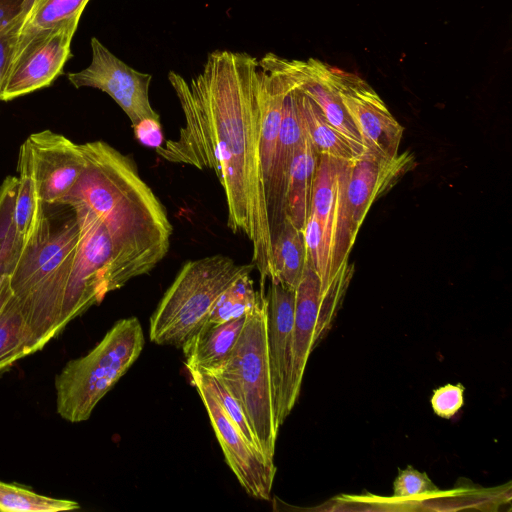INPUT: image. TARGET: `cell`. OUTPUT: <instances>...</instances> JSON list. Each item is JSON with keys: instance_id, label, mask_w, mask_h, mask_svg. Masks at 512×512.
Returning <instances> with one entry per match:
<instances>
[{"instance_id": "6da1fadb", "label": "cell", "mask_w": 512, "mask_h": 512, "mask_svg": "<svg viewBox=\"0 0 512 512\" xmlns=\"http://www.w3.org/2000/svg\"><path fill=\"white\" fill-rule=\"evenodd\" d=\"M258 59L244 52H211L188 82L175 71L168 80L184 125L178 137L155 151L165 161L213 170L225 193L227 226L252 245L261 289L273 278L272 235L260 156Z\"/></svg>"}, {"instance_id": "7a4b0ae2", "label": "cell", "mask_w": 512, "mask_h": 512, "mask_svg": "<svg viewBox=\"0 0 512 512\" xmlns=\"http://www.w3.org/2000/svg\"><path fill=\"white\" fill-rule=\"evenodd\" d=\"M86 165L61 202H82L104 224L113 250L110 292L149 274L167 255L173 232L159 198L134 160L105 141L80 144ZM60 203V204H61Z\"/></svg>"}, {"instance_id": "3957f363", "label": "cell", "mask_w": 512, "mask_h": 512, "mask_svg": "<svg viewBox=\"0 0 512 512\" xmlns=\"http://www.w3.org/2000/svg\"><path fill=\"white\" fill-rule=\"evenodd\" d=\"M78 245L79 229L73 210L68 218L56 223L44 207L9 275L10 288L37 352L63 331L62 307Z\"/></svg>"}, {"instance_id": "277c9868", "label": "cell", "mask_w": 512, "mask_h": 512, "mask_svg": "<svg viewBox=\"0 0 512 512\" xmlns=\"http://www.w3.org/2000/svg\"><path fill=\"white\" fill-rule=\"evenodd\" d=\"M145 338L137 317L118 320L86 355L70 360L55 376L56 410L80 423L140 356Z\"/></svg>"}, {"instance_id": "5b68a950", "label": "cell", "mask_w": 512, "mask_h": 512, "mask_svg": "<svg viewBox=\"0 0 512 512\" xmlns=\"http://www.w3.org/2000/svg\"><path fill=\"white\" fill-rule=\"evenodd\" d=\"M208 375L219 381L237 400L261 452L274 460L279 426L272 399L266 294L246 315L240 336L226 362Z\"/></svg>"}, {"instance_id": "8992f818", "label": "cell", "mask_w": 512, "mask_h": 512, "mask_svg": "<svg viewBox=\"0 0 512 512\" xmlns=\"http://www.w3.org/2000/svg\"><path fill=\"white\" fill-rule=\"evenodd\" d=\"M254 268L220 254L185 262L150 317V340L181 348L206 322L221 293Z\"/></svg>"}, {"instance_id": "52a82bcc", "label": "cell", "mask_w": 512, "mask_h": 512, "mask_svg": "<svg viewBox=\"0 0 512 512\" xmlns=\"http://www.w3.org/2000/svg\"><path fill=\"white\" fill-rule=\"evenodd\" d=\"M79 229V245L66 288L61 327L100 304L110 293L112 243L100 218L85 204L69 200Z\"/></svg>"}, {"instance_id": "ba28073f", "label": "cell", "mask_w": 512, "mask_h": 512, "mask_svg": "<svg viewBox=\"0 0 512 512\" xmlns=\"http://www.w3.org/2000/svg\"><path fill=\"white\" fill-rule=\"evenodd\" d=\"M353 264H344L324 287L306 263L295 289L293 324L292 395L297 402L308 358L330 330L353 275Z\"/></svg>"}, {"instance_id": "9c48e42d", "label": "cell", "mask_w": 512, "mask_h": 512, "mask_svg": "<svg viewBox=\"0 0 512 512\" xmlns=\"http://www.w3.org/2000/svg\"><path fill=\"white\" fill-rule=\"evenodd\" d=\"M189 373L191 383L208 413L226 463L236 479L250 497L269 500L276 475L274 460L265 457L247 441L216 399L205 374L196 370H190Z\"/></svg>"}, {"instance_id": "30bf717a", "label": "cell", "mask_w": 512, "mask_h": 512, "mask_svg": "<svg viewBox=\"0 0 512 512\" xmlns=\"http://www.w3.org/2000/svg\"><path fill=\"white\" fill-rule=\"evenodd\" d=\"M90 45V64L67 74L69 82L75 88L91 87L107 93L128 116L132 127L144 119L160 120L149 98L152 75L130 67L96 37L91 38Z\"/></svg>"}, {"instance_id": "8fae6325", "label": "cell", "mask_w": 512, "mask_h": 512, "mask_svg": "<svg viewBox=\"0 0 512 512\" xmlns=\"http://www.w3.org/2000/svg\"><path fill=\"white\" fill-rule=\"evenodd\" d=\"M78 23L72 20L33 37L9 62L0 100L10 101L50 86L72 57L71 42Z\"/></svg>"}, {"instance_id": "7c38bea8", "label": "cell", "mask_w": 512, "mask_h": 512, "mask_svg": "<svg viewBox=\"0 0 512 512\" xmlns=\"http://www.w3.org/2000/svg\"><path fill=\"white\" fill-rule=\"evenodd\" d=\"M342 104L357 129L364 153L383 159L398 155L404 128L378 93L362 78L336 69Z\"/></svg>"}, {"instance_id": "4fadbf2b", "label": "cell", "mask_w": 512, "mask_h": 512, "mask_svg": "<svg viewBox=\"0 0 512 512\" xmlns=\"http://www.w3.org/2000/svg\"><path fill=\"white\" fill-rule=\"evenodd\" d=\"M266 300L272 399L280 428L296 403L292 395L295 290L270 282Z\"/></svg>"}, {"instance_id": "5bb4252c", "label": "cell", "mask_w": 512, "mask_h": 512, "mask_svg": "<svg viewBox=\"0 0 512 512\" xmlns=\"http://www.w3.org/2000/svg\"><path fill=\"white\" fill-rule=\"evenodd\" d=\"M415 165L414 155L409 151L398 153L392 159L363 153L348 162L343 201L349 234L354 242L373 202L396 185Z\"/></svg>"}, {"instance_id": "9a60e30c", "label": "cell", "mask_w": 512, "mask_h": 512, "mask_svg": "<svg viewBox=\"0 0 512 512\" xmlns=\"http://www.w3.org/2000/svg\"><path fill=\"white\" fill-rule=\"evenodd\" d=\"M348 162L319 155L313 185L311 212L323 231L332 278L348 262L354 244L348 231L343 201Z\"/></svg>"}, {"instance_id": "2e32d148", "label": "cell", "mask_w": 512, "mask_h": 512, "mask_svg": "<svg viewBox=\"0 0 512 512\" xmlns=\"http://www.w3.org/2000/svg\"><path fill=\"white\" fill-rule=\"evenodd\" d=\"M26 140L32 154L38 197L45 205H59L85 168L80 144L51 130L32 133Z\"/></svg>"}, {"instance_id": "e0dca14e", "label": "cell", "mask_w": 512, "mask_h": 512, "mask_svg": "<svg viewBox=\"0 0 512 512\" xmlns=\"http://www.w3.org/2000/svg\"><path fill=\"white\" fill-rule=\"evenodd\" d=\"M283 64L296 87L320 108L330 124L363 148L360 135L340 99L336 85V69L315 58H283Z\"/></svg>"}, {"instance_id": "ac0fdd59", "label": "cell", "mask_w": 512, "mask_h": 512, "mask_svg": "<svg viewBox=\"0 0 512 512\" xmlns=\"http://www.w3.org/2000/svg\"><path fill=\"white\" fill-rule=\"evenodd\" d=\"M289 78L291 84L283 102L274 171L270 188L266 193L271 235L277 231L285 218L284 200L291 163L305 135L298 110L295 85L290 76Z\"/></svg>"}, {"instance_id": "d6986e66", "label": "cell", "mask_w": 512, "mask_h": 512, "mask_svg": "<svg viewBox=\"0 0 512 512\" xmlns=\"http://www.w3.org/2000/svg\"><path fill=\"white\" fill-rule=\"evenodd\" d=\"M246 316L220 324H203L181 347L188 371L210 374L230 356Z\"/></svg>"}, {"instance_id": "ffe728a7", "label": "cell", "mask_w": 512, "mask_h": 512, "mask_svg": "<svg viewBox=\"0 0 512 512\" xmlns=\"http://www.w3.org/2000/svg\"><path fill=\"white\" fill-rule=\"evenodd\" d=\"M318 159L319 154L304 135L291 163L284 200L285 218L301 231L311 212Z\"/></svg>"}, {"instance_id": "44dd1931", "label": "cell", "mask_w": 512, "mask_h": 512, "mask_svg": "<svg viewBox=\"0 0 512 512\" xmlns=\"http://www.w3.org/2000/svg\"><path fill=\"white\" fill-rule=\"evenodd\" d=\"M295 94L304 133L319 155L352 161L364 153L361 146L331 125L320 108L296 85Z\"/></svg>"}, {"instance_id": "7402d4cb", "label": "cell", "mask_w": 512, "mask_h": 512, "mask_svg": "<svg viewBox=\"0 0 512 512\" xmlns=\"http://www.w3.org/2000/svg\"><path fill=\"white\" fill-rule=\"evenodd\" d=\"M273 278L270 282L295 290L302 278L307 251L303 231L287 218L272 235Z\"/></svg>"}, {"instance_id": "603a6c76", "label": "cell", "mask_w": 512, "mask_h": 512, "mask_svg": "<svg viewBox=\"0 0 512 512\" xmlns=\"http://www.w3.org/2000/svg\"><path fill=\"white\" fill-rule=\"evenodd\" d=\"M88 2L89 0H30L10 61L36 35L66 22L80 20Z\"/></svg>"}, {"instance_id": "cb8c5ba5", "label": "cell", "mask_w": 512, "mask_h": 512, "mask_svg": "<svg viewBox=\"0 0 512 512\" xmlns=\"http://www.w3.org/2000/svg\"><path fill=\"white\" fill-rule=\"evenodd\" d=\"M17 170L19 172L14 203V225L23 243L36 226L45 205L37 194L30 146L25 140L19 149Z\"/></svg>"}, {"instance_id": "d4e9b609", "label": "cell", "mask_w": 512, "mask_h": 512, "mask_svg": "<svg viewBox=\"0 0 512 512\" xmlns=\"http://www.w3.org/2000/svg\"><path fill=\"white\" fill-rule=\"evenodd\" d=\"M36 352L33 335L12 296L0 313V377L17 361Z\"/></svg>"}, {"instance_id": "484cf974", "label": "cell", "mask_w": 512, "mask_h": 512, "mask_svg": "<svg viewBox=\"0 0 512 512\" xmlns=\"http://www.w3.org/2000/svg\"><path fill=\"white\" fill-rule=\"evenodd\" d=\"M263 294L255 290L250 274L240 277L221 293L204 324H220L246 316Z\"/></svg>"}, {"instance_id": "4316f807", "label": "cell", "mask_w": 512, "mask_h": 512, "mask_svg": "<svg viewBox=\"0 0 512 512\" xmlns=\"http://www.w3.org/2000/svg\"><path fill=\"white\" fill-rule=\"evenodd\" d=\"M16 190L17 181L12 177L0 187V276L10 275L22 248L13 219Z\"/></svg>"}, {"instance_id": "83f0119b", "label": "cell", "mask_w": 512, "mask_h": 512, "mask_svg": "<svg viewBox=\"0 0 512 512\" xmlns=\"http://www.w3.org/2000/svg\"><path fill=\"white\" fill-rule=\"evenodd\" d=\"M79 508L76 501L41 495L18 484L0 481L2 512H60Z\"/></svg>"}, {"instance_id": "f1b7e54d", "label": "cell", "mask_w": 512, "mask_h": 512, "mask_svg": "<svg viewBox=\"0 0 512 512\" xmlns=\"http://www.w3.org/2000/svg\"><path fill=\"white\" fill-rule=\"evenodd\" d=\"M439 492L438 487L425 472H420L412 466L400 470L393 483L395 499H410Z\"/></svg>"}, {"instance_id": "f546056e", "label": "cell", "mask_w": 512, "mask_h": 512, "mask_svg": "<svg viewBox=\"0 0 512 512\" xmlns=\"http://www.w3.org/2000/svg\"><path fill=\"white\" fill-rule=\"evenodd\" d=\"M205 376L213 394L221 404L222 408L228 414L230 419L238 427V429L241 431V433L244 435L247 441L253 447L261 451L255 438V435L251 429L249 421L245 415V412L243 411L240 404L219 381H217L215 378L208 374H205Z\"/></svg>"}, {"instance_id": "4dcf8cb0", "label": "cell", "mask_w": 512, "mask_h": 512, "mask_svg": "<svg viewBox=\"0 0 512 512\" xmlns=\"http://www.w3.org/2000/svg\"><path fill=\"white\" fill-rule=\"evenodd\" d=\"M464 387L462 384H447L434 390L431 397V405L434 412L449 419L453 417L464 403Z\"/></svg>"}, {"instance_id": "1f68e13d", "label": "cell", "mask_w": 512, "mask_h": 512, "mask_svg": "<svg viewBox=\"0 0 512 512\" xmlns=\"http://www.w3.org/2000/svg\"><path fill=\"white\" fill-rule=\"evenodd\" d=\"M132 128L136 139L144 146L156 149L165 141L160 120L144 119Z\"/></svg>"}, {"instance_id": "d6a6232c", "label": "cell", "mask_w": 512, "mask_h": 512, "mask_svg": "<svg viewBox=\"0 0 512 512\" xmlns=\"http://www.w3.org/2000/svg\"><path fill=\"white\" fill-rule=\"evenodd\" d=\"M22 21L16 23L0 35V86L6 74Z\"/></svg>"}, {"instance_id": "836d02e7", "label": "cell", "mask_w": 512, "mask_h": 512, "mask_svg": "<svg viewBox=\"0 0 512 512\" xmlns=\"http://www.w3.org/2000/svg\"><path fill=\"white\" fill-rule=\"evenodd\" d=\"M12 296L13 293L10 288L9 276H0V313L2 312L7 302L10 300Z\"/></svg>"}]
</instances>
